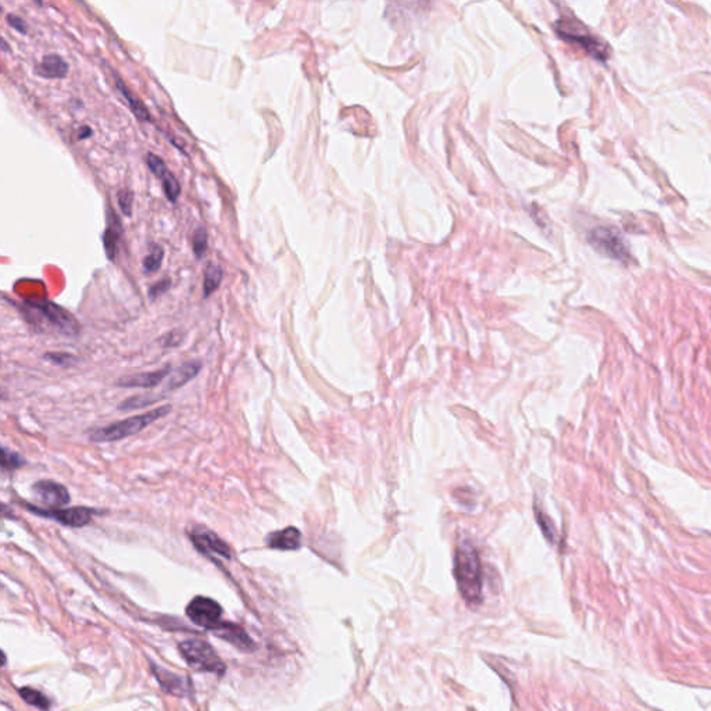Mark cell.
Returning a JSON list of instances; mask_svg holds the SVG:
<instances>
[{"label":"cell","mask_w":711,"mask_h":711,"mask_svg":"<svg viewBox=\"0 0 711 711\" xmlns=\"http://www.w3.org/2000/svg\"><path fill=\"white\" fill-rule=\"evenodd\" d=\"M200 368H202V364L199 361H189L186 364H182L178 368V371L173 375L171 381L168 382L167 390H175V389H179L181 386H184L185 383H188L192 378H195L198 375Z\"/></svg>","instance_id":"obj_19"},{"label":"cell","mask_w":711,"mask_h":711,"mask_svg":"<svg viewBox=\"0 0 711 711\" xmlns=\"http://www.w3.org/2000/svg\"><path fill=\"white\" fill-rule=\"evenodd\" d=\"M216 636L224 639L242 652H251L254 649V643L244 629L230 622H220L216 628L212 629Z\"/></svg>","instance_id":"obj_12"},{"label":"cell","mask_w":711,"mask_h":711,"mask_svg":"<svg viewBox=\"0 0 711 711\" xmlns=\"http://www.w3.org/2000/svg\"><path fill=\"white\" fill-rule=\"evenodd\" d=\"M116 85H117L119 94L124 96V99L126 101V103L131 108L132 113L135 115V117L139 119V121H143V122L145 121L150 122L152 117H150V113L147 112L146 106L128 89V87L125 85V82L119 78V75H116Z\"/></svg>","instance_id":"obj_18"},{"label":"cell","mask_w":711,"mask_h":711,"mask_svg":"<svg viewBox=\"0 0 711 711\" xmlns=\"http://www.w3.org/2000/svg\"><path fill=\"white\" fill-rule=\"evenodd\" d=\"M171 288V279L170 278H163L160 281H157L156 284H153L149 289V298L153 300V299H157L160 298L161 295H164L168 289Z\"/></svg>","instance_id":"obj_27"},{"label":"cell","mask_w":711,"mask_h":711,"mask_svg":"<svg viewBox=\"0 0 711 711\" xmlns=\"http://www.w3.org/2000/svg\"><path fill=\"white\" fill-rule=\"evenodd\" d=\"M455 577L464 600L479 604L482 600V566L474 548L462 543L455 553Z\"/></svg>","instance_id":"obj_1"},{"label":"cell","mask_w":711,"mask_h":711,"mask_svg":"<svg viewBox=\"0 0 711 711\" xmlns=\"http://www.w3.org/2000/svg\"><path fill=\"white\" fill-rule=\"evenodd\" d=\"M223 278H224L223 268L216 263H210L205 272V282H203V298L205 299L209 298L210 295H213L220 288Z\"/></svg>","instance_id":"obj_20"},{"label":"cell","mask_w":711,"mask_h":711,"mask_svg":"<svg viewBox=\"0 0 711 711\" xmlns=\"http://www.w3.org/2000/svg\"><path fill=\"white\" fill-rule=\"evenodd\" d=\"M171 411V407L161 406L157 409H153L145 414H139L135 417H129L126 420L117 421L115 424H110L103 428H96L88 432L91 441L94 442H117L121 439H125L128 437L136 435L138 432L143 431L146 427L153 424L154 421L166 417Z\"/></svg>","instance_id":"obj_2"},{"label":"cell","mask_w":711,"mask_h":711,"mask_svg":"<svg viewBox=\"0 0 711 711\" xmlns=\"http://www.w3.org/2000/svg\"><path fill=\"white\" fill-rule=\"evenodd\" d=\"M18 692H20L21 698H22V699H24L28 705L35 706V708H38V709H41V710H49V708H50V702H49V701H47V698H46L43 694H41L39 691L32 689V688H21Z\"/></svg>","instance_id":"obj_22"},{"label":"cell","mask_w":711,"mask_h":711,"mask_svg":"<svg viewBox=\"0 0 711 711\" xmlns=\"http://www.w3.org/2000/svg\"><path fill=\"white\" fill-rule=\"evenodd\" d=\"M207 243H209V235H207L206 228L205 227L196 228V231L193 233V237H192V249H193L195 257L198 260L205 257L207 246H209Z\"/></svg>","instance_id":"obj_23"},{"label":"cell","mask_w":711,"mask_h":711,"mask_svg":"<svg viewBox=\"0 0 711 711\" xmlns=\"http://www.w3.org/2000/svg\"><path fill=\"white\" fill-rule=\"evenodd\" d=\"M92 135H94V131H92V128H91V126H88V125H82V126H80V128H78V131H77V138H78L80 140L87 139V138H89V136H92Z\"/></svg>","instance_id":"obj_30"},{"label":"cell","mask_w":711,"mask_h":711,"mask_svg":"<svg viewBox=\"0 0 711 711\" xmlns=\"http://www.w3.org/2000/svg\"><path fill=\"white\" fill-rule=\"evenodd\" d=\"M68 63L59 54H46L35 67V74L46 80H63L68 74Z\"/></svg>","instance_id":"obj_13"},{"label":"cell","mask_w":711,"mask_h":711,"mask_svg":"<svg viewBox=\"0 0 711 711\" xmlns=\"http://www.w3.org/2000/svg\"><path fill=\"white\" fill-rule=\"evenodd\" d=\"M22 464H24V459L18 453H15L7 448L1 449V470L4 473L17 470Z\"/></svg>","instance_id":"obj_24"},{"label":"cell","mask_w":711,"mask_h":711,"mask_svg":"<svg viewBox=\"0 0 711 711\" xmlns=\"http://www.w3.org/2000/svg\"><path fill=\"white\" fill-rule=\"evenodd\" d=\"M170 371H171V367L167 365V367H163L156 371L124 376L119 379L117 385L122 388H153V386L159 385L170 374Z\"/></svg>","instance_id":"obj_16"},{"label":"cell","mask_w":711,"mask_h":711,"mask_svg":"<svg viewBox=\"0 0 711 711\" xmlns=\"http://www.w3.org/2000/svg\"><path fill=\"white\" fill-rule=\"evenodd\" d=\"M46 358H50L53 362L60 365H68V360H74L73 357L67 353H50L46 355Z\"/></svg>","instance_id":"obj_29"},{"label":"cell","mask_w":711,"mask_h":711,"mask_svg":"<svg viewBox=\"0 0 711 711\" xmlns=\"http://www.w3.org/2000/svg\"><path fill=\"white\" fill-rule=\"evenodd\" d=\"M536 513V520H538V524L541 525L542 528V532L545 534V536L548 538V541L550 542H555L556 541V529L552 524V521L548 518V515H545L542 511H535Z\"/></svg>","instance_id":"obj_26"},{"label":"cell","mask_w":711,"mask_h":711,"mask_svg":"<svg viewBox=\"0 0 711 711\" xmlns=\"http://www.w3.org/2000/svg\"><path fill=\"white\" fill-rule=\"evenodd\" d=\"M268 548L278 550H296L302 545V534L295 527H288L282 531H275L265 538Z\"/></svg>","instance_id":"obj_15"},{"label":"cell","mask_w":711,"mask_h":711,"mask_svg":"<svg viewBox=\"0 0 711 711\" xmlns=\"http://www.w3.org/2000/svg\"><path fill=\"white\" fill-rule=\"evenodd\" d=\"M6 21L11 28H14L17 32H20L22 35H25L28 32V24L21 17H18L15 14H7Z\"/></svg>","instance_id":"obj_28"},{"label":"cell","mask_w":711,"mask_h":711,"mask_svg":"<svg viewBox=\"0 0 711 711\" xmlns=\"http://www.w3.org/2000/svg\"><path fill=\"white\" fill-rule=\"evenodd\" d=\"M121 234H122L121 221H119V216L116 214V212L112 207L108 212V228L103 234V244H105V250H106L109 260L116 258Z\"/></svg>","instance_id":"obj_17"},{"label":"cell","mask_w":711,"mask_h":711,"mask_svg":"<svg viewBox=\"0 0 711 711\" xmlns=\"http://www.w3.org/2000/svg\"><path fill=\"white\" fill-rule=\"evenodd\" d=\"M119 199V210L124 216L129 217L132 214V205H133V193L128 189H121L117 193Z\"/></svg>","instance_id":"obj_25"},{"label":"cell","mask_w":711,"mask_h":711,"mask_svg":"<svg viewBox=\"0 0 711 711\" xmlns=\"http://www.w3.org/2000/svg\"><path fill=\"white\" fill-rule=\"evenodd\" d=\"M31 513H35L41 517L54 520L66 527L81 528L88 525L92 521L94 514L96 513L88 507H68V508H41L32 504L25 506Z\"/></svg>","instance_id":"obj_7"},{"label":"cell","mask_w":711,"mask_h":711,"mask_svg":"<svg viewBox=\"0 0 711 711\" xmlns=\"http://www.w3.org/2000/svg\"><path fill=\"white\" fill-rule=\"evenodd\" d=\"M164 258V249L160 244H152L149 254L143 258V271L146 274H154L160 270Z\"/></svg>","instance_id":"obj_21"},{"label":"cell","mask_w":711,"mask_h":711,"mask_svg":"<svg viewBox=\"0 0 711 711\" xmlns=\"http://www.w3.org/2000/svg\"><path fill=\"white\" fill-rule=\"evenodd\" d=\"M152 670H153L159 684L161 685V688L166 692L175 695V696H184V695L189 694V684L185 680V677L170 673V671H167L159 666H154V664L152 666Z\"/></svg>","instance_id":"obj_14"},{"label":"cell","mask_w":711,"mask_h":711,"mask_svg":"<svg viewBox=\"0 0 711 711\" xmlns=\"http://www.w3.org/2000/svg\"><path fill=\"white\" fill-rule=\"evenodd\" d=\"M36 499L49 508H64L70 503V493L66 486L54 481H39L32 486Z\"/></svg>","instance_id":"obj_11"},{"label":"cell","mask_w":711,"mask_h":711,"mask_svg":"<svg viewBox=\"0 0 711 711\" xmlns=\"http://www.w3.org/2000/svg\"><path fill=\"white\" fill-rule=\"evenodd\" d=\"M29 306L32 309L38 310L61 334H64V335H75L78 332L77 321L73 318L71 314H68L60 306H57V305H54L52 302H47V300L31 302Z\"/></svg>","instance_id":"obj_8"},{"label":"cell","mask_w":711,"mask_h":711,"mask_svg":"<svg viewBox=\"0 0 711 711\" xmlns=\"http://www.w3.org/2000/svg\"><path fill=\"white\" fill-rule=\"evenodd\" d=\"M588 240L593 249L614 260L626 261L631 257L626 242L614 228L596 227L589 233Z\"/></svg>","instance_id":"obj_5"},{"label":"cell","mask_w":711,"mask_h":711,"mask_svg":"<svg viewBox=\"0 0 711 711\" xmlns=\"http://www.w3.org/2000/svg\"><path fill=\"white\" fill-rule=\"evenodd\" d=\"M146 163L149 170L161 181L164 195L168 199V202L177 203L181 196V184L177 179V177L167 168L166 163L157 154L147 153Z\"/></svg>","instance_id":"obj_9"},{"label":"cell","mask_w":711,"mask_h":711,"mask_svg":"<svg viewBox=\"0 0 711 711\" xmlns=\"http://www.w3.org/2000/svg\"><path fill=\"white\" fill-rule=\"evenodd\" d=\"M186 615L193 624L212 631L221 622L223 607L210 597L196 596L186 606Z\"/></svg>","instance_id":"obj_6"},{"label":"cell","mask_w":711,"mask_h":711,"mask_svg":"<svg viewBox=\"0 0 711 711\" xmlns=\"http://www.w3.org/2000/svg\"><path fill=\"white\" fill-rule=\"evenodd\" d=\"M555 29L564 41L580 45L588 54L597 60L608 59V47L600 39L592 35L580 21L571 17H562L556 21Z\"/></svg>","instance_id":"obj_3"},{"label":"cell","mask_w":711,"mask_h":711,"mask_svg":"<svg viewBox=\"0 0 711 711\" xmlns=\"http://www.w3.org/2000/svg\"><path fill=\"white\" fill-rule=\"evenodd\" d=\"M189 538L192 543L196 546L199 552H202L206 556H220L224 559H231V549L230 546L219 538L213 531H209L203 527H198L189 534Z\"/></svg>","instance_id":"obj_10"},{"label":"cell","mask_w":711,"mask_h":711,"mask_svg":"<svg viewBox=\"0 0 711 711\" xmlns=\"http://www.w3.org/2000/svg\"><path fill=\"white\" fill-rule=\"evenodd\" d=\"M179 652L185 661L196 670L223 675L226 673V664L219 657L216 650L200 639L184 640L179 645Z\"/></svg>","instance_id":"obj_4"}]
</instances>
